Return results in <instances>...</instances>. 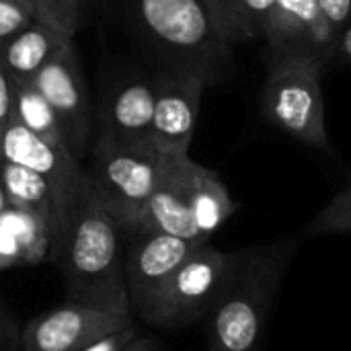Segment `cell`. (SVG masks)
<instances>
[{"label":"cell","instance_id":"19","mask_svg":"<svg viewBox=\"0 0 351 351\" xmlns=\"http://www.w3.org/2000/svg\"><path fill=\"white\" fill-rule=\"evenodd\" d=\"M12 117L39 138L58 146H66L60 121L51 105L33 82L12 84Z\"/></svg>","mask_w":351,"mask_h":351},{"label":"cell","instance_id":"11","mask_svg":"<svg viewBox=\"0 0 351 351\" xmlns=\"http://www.w3.org/2000/svg\"><path fill=\"white\" fill-rule=\"evenodd\" d=\"M33 84L51 105L66 148L80 160L88 136V99L74 47H66L35 78Z\"/></svg>","mask_w":351,"mask_h":351},{"label":"cell","instance_id":"6","mask_svg":"<svg viewBox=\"0 0 351 351\" xmlns=\"http://www.w3.org/2000/svg\"><path fill=\"white\" fill-rule=\"evenodd\" d=\"M230 265L232 253L204 243L171 274L138 317L158 329H181L206 319L226 282Z\"/></svg>","mask_w":351,"mask_h":351},{"label":"cell","instance_id":"24","mask_svg":"<svg viewBox=\"0 0 351 351\" xmlns=\"http://www.w3.org/2000/svg\"><path fill=\"white\" fill-rule=\"evenodd\" d=\"M31 14L10 0H0V43L31 23Z\"/></svg>","mask_w":351,"mask_h":351},{"label":"cell","instance_id":"1","mask_svg":"<svg viewBox=\"0 0 351 351\" xmlns=\"http://www.w3.org/2000/svg\"><path fill=\"white\" fill-rule=\"evenodd\" d=\"M298 249V239H282L232 251L226 282L206 315L208 351H263L282 284Z\"/></svg>","mask_w":351,"mask_h":351},{"label":"cell","instance_id":"4","mask_svg":"<svg viewBox=\"0 0 351 351\" xmlns=\"http://www.w3.org/2000/svg\"><path fill=\"white\" fill-rule=\"evenodd\" d=\"M321 68L323 58L317 53L276 56L265 82V111L288 136L315 148H329Z\"/></svg>","mask_w":351,"mask_h":351},{"label":"cell","instance_id":"31","mask_svg":"<svg viewBox=\"0 0 351 351\" xmlns=\"http://www.w3.org/2000/svg\"><path fill=\"white\" fill-rule=\"evenodd\" d=\"M121 351H156V348H154V343L148 339V337H142L140 333L123 348Z\"/></svg>","mask_w":351,"mask_h":351},{"label":"cell","instance_id":"13","mask_svg":"<svg viewBox=\"0 0 351 351\" xmlns=\"http://www.w3.org/2000/svg\"><path fill=\"white\" fill-rule=\"evenodd\" d=\"M263 37L274 56L308 51L323 60L329 58V43L317 0H274L263 25Z\"/></svg>","mask_w":351,"mask_h":351},{"label":"cell","instance_id":"2","mask_svg":"<svg viewBox=\"0 0 351 351\" xmlns=\"http://www.w3.org/2000/svg\"><path fill=\"white\" fill-rule=\"evenodd\" d=\"M123 234L86 177L49 255L62 271L66 300L134 315L123 278Z\"/></svg>","mask_w":351,"mask_h":351},{"label":"cell","instance_id":"33","mask_svg":"<svg viewBox=\"0 0 351 351\" xmlns=\"http://www.w3.org/2000/svg\"><path fill=\"white\" fill-rule=\"evenodd\" d=\"M10 204H8V199H6V193H4V189H2V185H0V214L8 208Z\"/></svg>","mask_w":351,"mask_h":351},{"label":"cell","instance_id":"9","mask_svg":"<svg viewBox=\"0 0 351 351\" xmlns=\"http://www.w3.org/2000/svg\"><path fill=\"white\" fill-rule=\"evenodd\" d=\"M210 80L191 70H175L154 80L150 140L165 154H189L202 93Z\"/></svg>","mask_w":351,"mask_h":351},{"label":"cell","instance_id":"32","mask_svg":"<svg viewBox=\"0 0 351 351\" xmlns=\"http://www.w3.org/2000/svg\"><path fill=\"white\" fill-rule=\"evenodd\" d=\"M331 204H333V206H339V208H348V210H351V185L350 187H346L341 193H337V195L331 199Z\"/></svg>","mask_w":351,"mask_h":351},{"label":"cell","instance_id":"5","mask_svg":"<svg viewBox=\"0 0 351 351\" xmlns=\"http://www.w3.org/2000/svg\"><path fill=\"white\" fill-rule=\"evenodd\" d=\"M138 14L148 35L181 60L179 70L216 78L228 60V41L204 0H138Z\"/></svg>","mask_w":351,"mask_h":351},{"label":"cell","instance_id":"34","mask_svg":"<svg viewBox=\"0 0 351 351\" xmlns=\"http://www.w3.org/2000/svg\"><path fill=\"white\" fill-rule=\"evenodd\" d=\"M204 4L210 8V12H212V16H214V8H216V0H204Z\"/></svg>","mask_w":351,"mask_h":351},{"label":"cell","instance_id":"15","mask_svg":"<svg viewBox=\"0 0 351 351\" xmlns=\"http://www.w3.org/2000/svg\"><path fill=\"white\" fill-rule=\"evenodd\" d=\"M0 185L12 208L35 214L45 222L53 251L68 218V210L60 199L56 187L45 177L6 160H0Z\"/></svg>","mask_w":351,"mask_h":351},{"label":"cell","instance_id":"27","mask_svg":"<svg viewBox=\"0 0 351 351\" xmlns=\"http://www.w3.org/2000/svg\"><path fill=\"white\" fill-rule=\"evenodd\" d=\"M136 335H138V327L132 325V327H125L121 331H115V333H111V335H107V337H103V339L86 346L84 350L80 351H121Z\"/></svg>","mask_w":351,"mask_h":351},{"label":"cell","instance_id":"3","mask_svg":"<svg viewBox=\"0 0 351 351\" xmlns=\"http://www.w3.org/2000/svg\"><path fill=\"white\" fill-rule=\"evenodd\" d=\"M165 152L152 140L101 138L95 148L88 183L123 232L136 228L162 171Z\"/></svg>","mask_w":351,"mask_h":351},{"label":"cell","instance_id":"8","mask_svg":"<svg viewBox=\"0 0 351 351\" xmlns=\"http://www.w3.org/2000/svg\"><path fill=\"white\" fill-rule=\"evenodd\" d=\"M123 278L132 313L138 317L171 274L204 243L156 230L134 228L123 234Z\"/></svg>","mask_w":351,"mask_h":351},{"label":"cell","instance_id":"12","mask_svg":"<svg viewBox=\"0 0 351 351\" xmlns=\"http://www.w3.org/2000/svg\"><path fill=\"white\" fill-rule=\"evenodd\" d=\"M193 169H195V160H191L189 154H165L158 183L136 228L167 232L187 241L204 243L197 237L191 216Z\"/></svg>","mask_w":351,"mask_h":351},{"label":"cell","instance_id":"10","mask_svg":"<svg viewBox=\"0 0 351 351\" xmlns=\"http://www.w3.org/2000/svg\"><path fill=\"white\" fill-rule=\"evenodd\" d=\"M0 160L25 167L41 177H45L58 191L68 214L74 208V202L80 189L86 183V171L80 167V160L66 148L51 144L14 117L10 119L2 142H0Z\"/></svg>","mask_w":351,"mask_h":351},{"label":"cell","instance_id":"22","mask_svg":"<svg viewBox=\"0 0 351 351\" xmlns=\"http://www.w3.org/2000/svg\"><path fill=\"white\" fill-rule=\"evenodd\" d=\"M335 232H351V210L327 204L325 210H321L315 220L306 228V237L317 234H335Z\"/></svg>","mask_w":351,"mask_h":351},{"label":"cell","instance_id":"7","mask_svg":"<svg viewBox=\"0 0 351 351\" xmlns=\"http://www.w3.org/2000/svg\"><path fill=\"white\" fill-rule=\"evenodd\" d=\"M132 325H136L134 315L66 300L62 306L31 319L21 329L19 351H80Z\"/></svg>","mask_w":351,"mask_h":351},{"label":"cell","instance_id":"14","mask_svg":"<svg viewBox=\"0 0 351 351\" xmlns=\"http://www.w3.org/2000/svg\"><path fill=\"white\" fill-rule=\"evenodd\" d=\"M70 45L72 37L51 25L31 21L0 43V66L12 84L33 82V78Z\"/></svg>","mask_w":351,"mask_h":351},{"label":"cell","instance_id":"18","mask_svg":"<svg viewBox=\"0 0 351 351\" xmlns=\"http://www.w3.org/2000/svg\"><path fill=\"white\" fill-rule=\"evenodd\" d=\"M274 0H216L214 21L228 43L263 35Z\"/></svg>","mask_w":351,"mask_h":351},{"label":"cell","instance_id":"16","mask_svg":"<svg viewBox=\"0 0 351 351\" xmlns=\"http://www.w3.org/2000/svg\"><path fill=\"white\" fill-rule=\"evenodd\" d=\"M154 115V80H132L109 101L101 138L109 140H150Z\"/></svg>","mask_w":351,"mask_h":351},{"label":"cell","instance_id":"28","mask_svg":"<svg viewBox=\"0 0 351 351\" xmlns=\"http://www.w3.org/2000/svg\"><path fill=\"white\" fill-rule=\"evenodd\" d=\"M12 119V82L0 66V142Z\"/></svg>","mask_w":351,"mask_h":351},{"label":"cell","instance_id":"30","mask_svg":"<svg viewBox=\"0 0 351 351\" xmlns=\"http://www.w3.org/2000/svg\"><path fill=\"white\" fill-rule=\"evenodd\" d=\"M331 56H337L339 60L351 64V23L348 25V29L337 37V41L331 49Z\"/></svg>","mask_w":351,"mask_h":351},{"label":"cell","instance_id":"17","mask_svg":"<svg viewBox=\"0 0 351 351\" xmlns=\"http://www.w3.org/2000/svg\"><path fill=\"white\" fill-rule=\"evenodd\" d=\"M234 212L237 204L232 202L220 175L195 162L191 179V216L197 237L204 243H210V239Z\"/></svg>","mask_w":351,"mask_h":351},{"label":"cell","instance_id":"21","mask_svg":"<svg viewBox=\"0 0 351 351\" xmlns=\"http://www.w3.org/2000/svg\"><path fill=\"white\" fill-rule=\"evenodd\" d=\"M325 39L329 43V56L337 37L348 29L351 23V0H317Z\"/></svg>","mask_w":351,"mask_h":351},{"label":"cell","instance_id":"25","mask_svg":"<svg viewBox=\"0 0 351 351\" xmlns=\"http://www.w3.org/2000/svg\"><path fill=\"white\" fill-rule=\"evenodd\" d=\"M21 265H29L27 257L21 245L16 243V239L0 224V271L21 267Z\"/></svg>","mask_w":351,"mask_h":351},{"label":"cell","instance_id":"26","mask_svg":"<svg viewBox=\"0 0 351 351\" xmlns=\"http://www.w3.org/2000/svg\"><path fill=\"white\" fill-rule=\"evenodd\" d=\"M21 327L12 313L0 302V351H19Z\"/></svg>","mask_w":351,"mask_h":351},{"label":"cell","instance_id":"20","mask_svg":"<svg viewBox=\"0 0 351 351\" xmlns=\"http://www.w3.org/2000/svg\"><path fill=\"white\" fill-rule=\"evenodd\" d=\"M0 224L16 239L29 265L39 263L49 257L51 237L41 218H37L35 214H29L25 210L8 206L0 214Z\"/></svg>","mask_w":351,"mask_h":351},{"label":"cell","instance_id":"29","mask_svg":"<svg viewBox=\"0 0 351 351\" xmlns=\"http://www.w3.org/2000/svg\"><path fill=\"white\" fill-rule=\"evenodd\" d=\"M51 2L60 10L62 19L66 21L68 29L74 35L76 33V27H78V21H80V10H82V2L84 0H51Z\"/></svg>","mask_w":351,"mask_h":351},{"label":"cell","instance_id":"23","mask_svg":"<svg viewBox=\"0 0 351 351\" xmlns=\"http://www.w3.org/2000/svg\"><path fill=\"white\" fill-rule=\"evenodd\" d=\"M14 4H19L21 8H25L33 21H39V23H45V25H51L53 29L62 31L64 35L72 37V31L68 29L66 21L62 19L60 10L53 6L51 0H10Z\"/></svg>","mask_w":351,"mask_h":351}]
</instances>
